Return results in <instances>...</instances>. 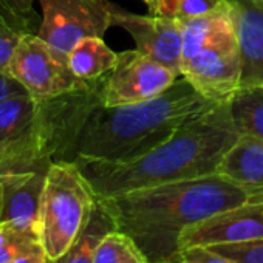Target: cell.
<instances>
[{
  "label": "cell",
  "mask_w": 263,
  "mask_h": 263,
  "mask_svg": "<svg viewBox=\"0 0 263 263\" xmlns=\"http://www.w3.org/2000/svg\"><path fill=\"white\" fill-rule=\"evenodd\" d=\"M99 79L74 93L76 122L70 163L137 160L167 141L184 124L218 105L183 76L151 101L105 105L99 95Z\"/></svg>",
  "instance_id": "6da1fadb"
},
{
  "label": "cell",
  "mask_w": 263,
  "mask_h": 263,
  "mask_svg": "<svg viewBox=\"0 0 263 263\" xmlns=\"http://www.w3.org/2000/svg\"><path fill=\"white\" fill-rule=\"evenodd\" d=\"M96 200L115 228L137 243L147 263H172L189 226L235 206L260 203L218 174Z\"/></svg>",
  "instance_id": "7a4b0ae2"
},
{
  "label": "cell",
  "mask_w": 263,
  "mask_h": 263,
  "mask_svg": "<svg viewBox=\"0 0 263 263\" xmlns=\"http://www.w3.org/2000/svg\"><path fill=\"white\" fill-rule=\"evenodd\" d=\"M229 102L189 121L146 155L128 163L78 160L96 198H107L172 181L215 174L228 149L237 141Z\"/></svg>",
  "instance_id": "3957f363"
},
{
  "label": "cell",
  "mask_w": 263,
  "mask_h": 263,
  "mask_svg": "<svg viewBox=\"0 0 263 263\" xmlns=\"http://www.w3.org/2000/svg\"><path fill=\"white\" fill-rule=\"evenodd\" d=\"M96 195L81 172L70 161L50 164L39 211V238L53 260L65 254L87 226Z\"/></svg>",
  "instance_id": "277c9868"
},
{
  "label": "cell",
  "mask_w": 263,
  "mask_h": 263,
  "mask_svg": "<svg viewBox=\"0 0 263 263\" xmlns=\"http://www.w3.org/2000/svg\"><path fill=\"white\" fill-rule=\"evenodd\" d=\"M10 74L37 101L58 98L87 88L91 82L79 79L68 58L48 45L37 33H24L14 51Z\"/></svg>",
  "instance_id": "5b68a950"
},
{
  "label": "cell",
  "mask_w": 263,
  "mask_h": 263,
  "mask_svg": "<svg viewBox=\"0 0 263 263\" xmlns=\"http://www.w3.org/2000/svg\"><path fill=\"white\" fill-rule=\"evenodd\" d=\"M42 22L37 34L68 58L85 37H104L113 27V7L108 0H39Z\"/></svg>",
  "instance_id": "8992f818"
},
{
  "label": "cell",
  "mask_w": 263,
  "mask_h": 263,
  "mask_svg": "<svg viewBox=\"0 0 263 263\" xmlns=\"http://www.w3.org/2000/svg\"><path fill=\"white\" fill-rule=\"evenodd\" d=\"M178 78L140 50H125L118 53L116 65L99 79V95L105 105L140 104L164 93Z\"/></svg>",
  "instance_id": "52a82bcc"
},
{
  "label": "cell",
  "mask_w": 263,
  "mask_h": 263,
  "mask_svg": "<svg viewBox=\"0 0 263 263\" xmlns=\"http://www.w3.org/2000/svg\"><path fill=\"white\" fill-rule=\"evenodd\" d=\"M181 76L208 99L218 104L229 102L240 90L241 81L237 33L232 31L184 59Z\"/></svg>",
  "instance_id": "ba28073f"
},
{
  "label": "cell",
  "mask_w": 263,
  "mask_h": 263,
  "mask_svg": "<svg viewBox=\"0 0 263 263\" xmlns=\"http://www.w3.org/2000/svg\"><path fill=\"white\" fill-rule=\"evenodd\" d=\"M113 27L125 30L137 44V50L181 76L183 44L178 22L164 14H134L113 7Z\"/></svg>",
  "instance_id": "9c48e42d"
},
{
  "label": "cell",
  "mask_w": 263,
  "mask_h": 263,
  "mask_svg": "<svg viewBox=\"0 0 263 263\" xmlns=\"http://www.w3.org/2000/svg\"><path fill=\"white\" fill-rule=\"evenodd\" d=\"M260 238H263V203H246L189 226L180 237V249L235 245Z\"/></svg>",
  "instance_id": "30bf717a"
},
{
  "label": "cell",
  "mask_w": 263,
  "mask_h": 263,
  "mask_svg": "<svg viewBox=\"0 0 263 263\" xmlns=\"http://www.w3.org/2000/svg\"><path fill=\"white\" fill-rule=\"evenodd\" d=\"M47 172L48 169L0 177L2 181L0 221L39 238V211Z\"/></svg>",
  "instance_id": "8fae6325"
},
{
  "label": "cell",
  "mask_w": 263,
  "mask_h": 263,
  "mask_svg": "<svg viewBox=\"0 0 263 263\" xmlns=\"http://www.w3.org/2000/svg\"><path fill=\"white\" fill-rule=\"evenodd\" d=\"M241 59L240 88L263 87V4L228 0Z\"/></svg>",
  "instance_id": "7c38bea8"
},
{
  "label": "cell",
  "mask_w": 263,
  "mask_h": 263,
  "mask_svg": "<svg viewBox=\"0 0 263 263\" xmlns=\"http://www.w3.org/2000/svg\"><path fill=\"white\" fill-rule=\"evenodd\" d=\"M215 174L228 178L263 203V140L240 134L228 149Z\"/></svg>",
  "instance_id": "4fadbf2b"
},
{
  "label": "cell",
  "mask_w": 263,
  "mask_h": 263,
  "mask_svg": "<svg viewBox=\"0 0 263 263\" xmlns=\"http://www.w3.org/2000/svg\"><path fill=\"white\" fill-rule=\"evenodd\" d=\"M116 62L118 53L108 48L102 37H85L68 53V65L71 71L87 82L105 76Z\"/></svg>",
  "instance_id": "5bb4252c"
},
{
  "label": "cell",
  "mask_w": 263,
  "mask_h": 263,
  "mask_svg": "<svg viewBox=\"0 0 263 263\" xmlns=\"http://www.w3.org/2000/svg\"><path fill=\"white\" fill-rule=\"evenodd\" d=\"M113 229H116L113 220L96 200V206L84 231L79 234L74 243L65 251V254L53 260L51 263H93L99 241L107 232Z\"/></svg>",
  "instance_id": "9a60e30c"
},
{
  "label": "cell",
  "mask_w": 263,
  "mask_h": 263,
  "mask_svg": "<svg viewBox=\"0 0 263 263\" xmlns=\"http://www.w3.org/2000/svg\"><path fill=\"white\" fill-rule=\"evenodd\" d=\"M229 107L238 134L263 140V87L240 88L229 101Z\"/></svg>",
  "instance_id": "2e32d148"
},
{
  "label": "cell",
  "mask_w": 263,
  "mask_h": 263,
  "mask_svg": "<svg viewBox=\"0 0 263 263\" xmlns=\"http://www.w3.org/2000/svg\"><path fill=\"white\" fill-rule=\"evenodd\" d=\"M41 101L34 99L28 91L17 93L0 102V144L16 137L34 118Z\"/></svg>",
  "instance_id": "e0dca14e"
},
{
  "label": "cell",
  "mask_w": 263,
  "mask_h": 263,
  "mask_svg": "<svg viewBox=\"0 0 263 263\" xmlns=\"http://www.w3.org/2000/svg\"><path fill=\"white\" fill-rule=\"evenodd\" d=\"M93 263H147V260L127 234L113 229L99 241Z\"/></svg>",
  "instance_id": "ac0fdd59"
},
{
  "label": "cell",
  "mask_w": 263,
  "mask_h": 263,
  "mask_svg": "<svg viewBox=\"0 0 263 263\" xmlns=\"http://www.w3.org/2000/svg\"><path fill=\"white\" fill-rule=\"evenodd\" d=\"M226 0H158L157 13L172 19H189L209 14L224 5Z\"/></svg>",
  "instance_id": "d6986e66"
},
{
  "label": "cell",
  "mask_w": 263,
  "mask_h": 263,
  "mask_svg": "<svg viewBox=\"0 0 263 263\" xmlns=\"http://www.w3.org/2000/svg\"><path fill=\"white\" fill-rule=\"evenodd\" d=\"M42 245L39 238L24 234L0 221V263H10L21 254Z\"/></svg>",
  "instance_id": "ffe728a7"
},
{
  "label": "cell",
  "mask_w": 263,
  "mask_h": 263,
  "mask_svg": "<svg viewBox=\"0 0 263 263\" xmlns=\"http://www.w3.org/2000/svg\"><path fill=\"white\" fill-rule=\"evenodd\" d=\"M208 248L235 263H263V238L246 243L215 245Z\"/></svg>",
  "instance_id": "44dd1931"
},
{
  "label": "cell",
  "mask_w": 263,
  "mask_h": 263,
  "mask_svg": "<svg viewBox=\"0 0 263 263\" xmlns=\"http://www.w3.org/2000/svg\"><path fill=\"white\" fill-rule=\"evenodd\" d=\"M172 263H235L208 246H187L181 248Z\"/></svg>",
  "instance_id": "7402d4cb"
},
{
  "label": "cell",
  "mask_w": 263,
  "mask_h": 263,
  "mask_svg": "<svg viewBox=\"0 0 263 263\" xmlns=\"http://www.w3.org/2000/svg\"><path fill=\"white\" fill-rule=\"evenodd\" d=\"M24 33L0 25V71L10 73V65Z\"/></svg>",
  "instance_id": "603a6c76"
},
{
  "label": "cell",
  "mask_w": 263,
  "mask_h": 263,
  "mask_svg": "<svg viewBox=\"0 0 263 263\" xmlns=\"http://www.w3.org/2000/svg\"><path fill=\"white\" fill-rule=\"evenodd\" d=\"M4 2L10 7V10L19 16L25 24H28L33 30L34 27H37L39 17L33 8V2L34 0H4Z\"/></svg>",
  "instance_id": "cb8c5ba5"
},
{
  "label": "cell",
  "mask_w": 263,
  "mask_h": 263,
  "mask_svg": "<svg viewBox=\"0 0 263 263\" xmlns=\"http://www.w3.org/2000/svg\"><path fill=\"white\" fill-rule=\"evenodd\" d=\"M0 25L21 31V33H34V30L28 24H25L19 16H16L10 10V7L4 2V0H0Z\"/></svg>",
  "instance_id": "d4e9b609"
},
{
  "label": "cell",
  "mask_w": 263,
  "mask_h": 263,
  "mask_svg": "<svg viewBox=\"0 0 263 263\" xmlns=\"http://www.w3.org/2000/svg\"><path fill=\"white\" fill-rule=\"evenodd\" d=\"M22 91H27V90L16 78H13L10 73L0 71V102Z\"/></svg>",
  "instance_id": "484cf974"
},
{
  "label": "cell",
  "mask_w": 263,
  "mask_h": 263,
  "mask_svg": "<svg viewBox=\"0 0 263 263\" xmlns=\"http://www.w3.org/2000/svg\"><path fill=\"white\" fill-rule=\"evenodd\" d=\"M10 263H51V258L47 255L44 246L39 245V246L21 254L19 257H16Z\"/></svg>",
  "instance_id": "4316f807"
},
{
  "label": "cell",
  "mask_w": 263,
  "mask_h": 263,
  "mask_svg": "<svg viewBox=\"0 0 263 263\" xmlns=\"http://www.w3.org/2000/svg\"><path fill=\"white\" fill-rule=\"evenodd\" d=\"M143 2L149 7V13L152 14L157 13V0H143Z\"/></svg>",
  "instance_id": "83f0119b"
},
{
  "label": "cell",
  "mask_w": 263,
  "mask_h": 263,
  "mask_svg": "<svg viewBox=\"0 0 263 263\" xmlns=\"http://www.w3.org/2000/svg\"><path fill=\"white\" fill-rule=\"evenodd\" d=\"M0 214H2V181H0Z\"/></svg>",
  "instance_id": "f1b7e54d"
},
{
  "label": "cell",
  "mask_w": 263,
  "mask_h": 263,
  "mask_svg": "<svg viewBox=\"0 0 263 263\" xmlns=\"http://www.w3.org/2000/svg\"><path fill=\"white\" fill-rule=\"evenodd\" d=\"M251 2H254V4H263V0H251Z\"/></svg>",
  "instance_id": "f546056e"
},
{
  "label": "cell",
  "mask_w": 263,
  "mask_h": 263,
  "mask_svg": "<svg viewBox=\"0 0 263 263\" xmlns=\"http://www.w3.org/2000/svg\"><path fill=\"white\" fill-rule=\"evenodd\" d=\"M157 4H158V0H157Z\"/></svg>",
  "instance_id": "4dcf8cb0"
}]
</instances>
